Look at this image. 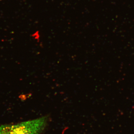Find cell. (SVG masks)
I'll list each match as a JSON object with an SVG mask.
<instances>
[{
	"label": "cell",
	"instance_id": "obj_1",
	"mask_svg": "<svg viewBox=\"0 0 134 134\" xmlns=\"http://www.w3.org/2000/svg\"><path fill=\"white\" fill-rule=\"evenodd\" d=\"M47 122L46 117L0 126V134H41Z\"/></svg>",
	"mask_w": 134,
	"mask_h": 134
}]
</instances>
